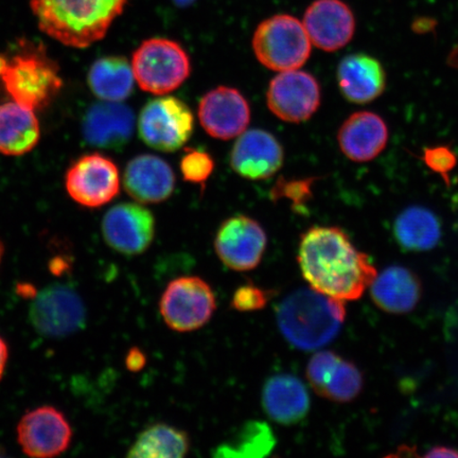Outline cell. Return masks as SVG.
Masks as SVG:
<instances>
[{
  "instance_id": "6da1fadb",
  "label": "cell",
  "mask_w": 458,
  "mask_h": 458,
  "mask_svg": "<svg viewBox=\"0 0 458 458\" xmlns=\"http://www.w3.org/2000/svg\"><path fill=\"white\" fill-rule=\"evenodd\" d=\"M297 261L310 288L341 301L359 300L377 274L369 257L334 226H314L303 233Z\"/></svg>"
},
{
  "instance_id": "7a4b0ae2",
  "label": "cell",
  "mask_w": 458,
  "mask_h": 458,
  "mask_svg": "<svg viewBox=\"0 0 458 458\" xmlns=\"http://www.w3.org/2000/svg\"><path fill=\"white\" fill-rule=\"evenodd\" d=\"M128 0H30L38 28L72 48L101 41Z\"/></svg>"
},
{
  "instance_id": "3957f363",
  "label": "cell",
  "mask_w": 458,
  "mask_h": 458,
  "mask_svg": "<svg viewBox=\"0 0 458 458\" xmlns=\"http://www.w3.org/2000/svg\"><path fill=\"white\" fill-rule=\"evenodd\" d=\"M346 318L344 301L312 288L294 291L276 310L280 332L292 346L311 352L334 341Z\"/></svg>"
},
{
  "instance_id": "277c9868",
  "label": "cell",
  "mask_w": 458,
  "mask_h": 458,
  "mask_svg": "<svg viewBox=\"0 0 458 458\" xmlns=\"http://www.w3.org/2000/svg\"><path fill=\"white\" fill-rule=\"evenodd\" d=\"M0 82L13 101L42 110L63 88L60 68L42 45L22 41L13 56L0 55Z\"/></svg>"
},
{
  "instance_id": "5b68a950",
  "label": "cell",
  "mask_w": 458,
  "mask_h": 458,
  "mask_svg": "<svg viewBox=\"0 0 458 458\" xmlns=\"http://www.w3.org/2000/svg\"><path fill=\"white\" fill-rule=\"evenodd\" d=\"M131 64L140 88L154 95L179 89L191 72L184 48L168 38L147 39L134 51Z\"/></svg>"
},
{
  "instance_id": "8992f818",
  "label": "cell",
  "mask_w": 458,
  "mask_h": 458,
  "mask_svg": "<svg viewBox=\"0 0 458 458\" xmlns=\"http://www.w3.org/2000/svg\"><path fill=\"white\" fill-rule=\"evenodd\" d=\"M257 59L268 70H299L311 54L305 26L291 15H275L258 26L253 38Z\"/></svg>"
},
{
  "instance_id": "52a82bcc",
  "label": "cell",
  "mask_w": 458,
  "mask_h": 458,
  "mask_svg": "<svg viewBox=\"0 0 458 458\" xmlns=\"http://www.w3.org/2000/svg\"><path fill=\"white\" fill-rule=\"evenodd\" d=\"M159 312L172 331L187 334L203 328L213 318L216 300L213 288L199 276H182L165 286Z\"/></svg>"
},
{
  "instance_id": "ba28073f",
  "label": "cell",
  "mask_w": 458,
  "mask_h": 458,
  "mask_svg": "<svg viewBox=\"0 0 458 458\" xmlns=\"http://www.w3.org/2000/svg\"><path fill=\"white\" fill-rule=\"evenodd\" d=\"M29 319L38 334L50 339H63L83 329L84 302L70 285L50 284L34 296Z\"/></svg>"
},
{
  "instance_id": "9c48e42d",
  "label": "cell",
  "mask_w": 458,
  "mask_h": 458,
  "mask_svg": "<svg viewBox=\"0 0 458 458\" xmlns=\"http://www.w3.org/2000/svg\"><path fill=\"white\" fill-rule=\"evenodd\" d=\"M191 108L175 97L148 102L140 114V139L154 150L174 152L184 147L193 131Z\"/></svg>"
},
{
  "instance_id": "30bf717a",
  "label": "cell",
  "mask_w": 458,
  "mask_h": 458,
  "mask_svg": "<svg viewBox=\"0 0 458 458\" xmlns=\"http://www.w3.org/2000/svg\"><path fill=\"white\" fill-rule=\"evenodd\" d=\"M120 174L116 164L100 153L79 157L65 175V188L74 202L88 208H98L118 196Z\"/></svg>"
},
{
  "instance_id": "8fae6325",
  "label": "cell",
  "mask_w": 458,
  "mask_h": 458,
  "mask_svg": "<svg viewBox=\"0 0 458 458\" xmlns=\"http://www.w3.org/2000/svg\"><path fill=\"white\" fill-rule=\"evenodd\" d=\"M267 246L265 229L256 220L237 215L222 223L215 238V250L229 270L250 272L260 265Z\"/></svg>"
},
{
  "instance_id": "7c38bea8",
  "label": "cell",
  "mask_w": 458,
  "mask_h": 458,
  "mask_svg": "<svg viewBox=\"0 0 458 458\" xmlns=\"http://www.w3.org/2000/svg\"><path fill=\"white\" fill-rule=\"evenodd\" d=\"M103 239L117 253L139 256L150 248L156 237V217L145 206L120 203L103 216Z\"/></svg>"
},
{
  "instance_id": "4fadbf2b",
  "label": "cell",
  "mask_w": 458,
  "mask_h": 458,
  "mask_svg": "<svg viewBox=\"0 0 458 458\" xmlns=\"http://www.w3.org/2000/svg\"><path fill=\"white\" fill-rule=\"evenodd\" d=\"M267 101L270 111L284 122L303 123L313 116L320 105L319 84L306 72H282L268 86Z\"/></svg>"
},
{
  "instance_id": "5bb4252c",
  "label": "cell",
  "mask_w": 458,
  "mask_h": 458,
  "mask_svg": "<svg viewBox=\"0 0 458 458\" xmlns=\"http://www.w3.org/2000/svg\"><path fill=\"white\" fill-rule=\"evenodd\" d=\"M70 422L54 406H41L29 411L17 426V439L28 456L48 458L59 456L71 445Z\"/></svg>"
},
{
  "instance_id": "9a60e30c",
  "label": "cell",
  "mask_w": 458,
  "mask_h": 458,
  "mask_svg": "<svg viewBox=\"0 0 458 458\" xmlns=\"http://www.w3.org/2000/svg\"><path fill=\"white\" fill-rule=\"evenodd\" d=\"M306 377L315 393L335 403H351L363 388L357 366L334 352L315 353L307 365Z\"/></svg>"
},
{
  "instance_id": "2e32d148",
  "label": "cell",
  "mask_w": 458,
  "mask_h": 458,
  "mask_svg": "<svg viewBox=\"0 0 458 458\" xmlns=\"http://www.w3.org/2000/svg\"><path fill=\"white\" fill-rule=\"evenodd\" d=\"M199 118L211 137L228 140L244 133L250 123V108L239 90L220 86L200 100Z\"/></svg>"
},
{
  "instance_id": "e0dca14e",
  "label": "cell",
  "mask_w": 458,
  "mask_h": 458,
  "mask_svg": "<svg viewBox=\"0 0 458 458\" xmlns=\"http://www.w3.org/2000/svg\"><path fill=\"white\" fill-rule=\"evenodd\" d=\"M284 148L275 136L263 130H250L240 135L231 154L232 168L244 179H270L282 168Z\"/></svg>"
},
{
  "instance_id": "ac0fdd59",
  "label": "cell",
  "mask_w": 458,
  "mask_h": 458,
  "mask_svg": "<svg viewBox=\"0 0 458 458\" xmlns=\"http://www.w3.org/2000/svg\"><path fill=\"white\" fill-rule=\"evenodd\" d=\"M302 24L311 43L328 53L351 42L356 30L353 13L341 0H317L306 11Z\"/></svg>"
},
{
  "instance_id": "d6986e66",
  "label": "cell",
  "mask_w": 458,
  "mask_h": 458,
  "mask_svg": "<svg viewBox=\"0 0 458 458\" xmlns=\"http://www.w3.org/2000/svg\"><path fill=\"white\" fill-rule=\"evenodd\" d=\"M133 111L122 102L96 103L85 114L82 131L90 146L119 150L128 145L133 136Z\"/></svg>"
},
{
  "instance_id": "ffe728a7",
  "label": "cell",
  "mask_w": 458,
  "mask_h": 458,
  "mask_svg": "<svg viewBox=\"0 0 458 458\" xmlns=\"http://www.w3.org/2000/svg\"><path fill=\"white\" fill-rule=\"evenodd\" d=\"M123 186L136 202L157 204L174 192L175 175L164 159L143 154L130 160L123 174Z\"/></svg>"
},
{
  "instance_id": "44dd1931",
  "label": "cell",
  "mask_w": 458,
  "mask_h": 458,
  "mask_svg": "<svg viewBox=\"0 0 458 458\" xmlns=\"http://www.w3.org/2000/svg\"><path fill=\"white\" fill-rule=\"evenodd\" d=\"M262 409L274 422L297 425L310 411V394L294 375L277 374L268 377L262 389Z\"/></svg>"
},
{
  "instance_id": "7402d4cb",
  "label": "cell",
  "mask_w": 458,
  "mask_h": 458,
  "mask_svg": "<svg viewBox=\"0 0 458 458\" xmlns=\"http://www.w3.org/2000/svg\"><path fill=\"white\" fill-rule=\"evenodd\" d=\"M337 140L342 152L352 162H370L387 145V125L375 113H354L342 124Z\"/></svg>"
},
{
  "instance_id": "603a6c76",
  "label": "cell",
  "mask_w": 458,
  "mask_h": 458,
  "mask_svg": "<svg viewBox=\"0 0 458 458\" xmlns=\"http://www.w3.org/2000/svg\"><path fill=\"white\" fill-rule=\"evenodd\" d=\"M337 81L347 100L365 105L383 94L386 73L375 57L356 54L344 57L337 70Z\"/></svg>"
},
{
  "instance_id": "cb8c5ba5",
  "label": "cell",
  "mask_w": 458,
  "mask_h": 458,
  "mask_svg": "<svg viewBox=\"0 0 458 458\" xmlns=\"http://www.w3.org/2000/svg\"><path fill=\"white\" fill-rule=\"evenodd\" d=\"M370 295L376 306L385 312L409 313L420 300V280L409 268L389 267L372 280Z\"/></svg>"
},
{
  "instance_id": "d4e9b609",
  "label": "cell",
  "mask_w": 458,
  "mask_h": 458,
  "mask_svg": "<svg viewBox=\"0 0 458 458\" xmlns=\"http://www.w3.org/2000/svg\"><path fill=\"white\" fill-rule=\"evenodd\" d=\"M41 139L36 111L11 101L0 105V154L21 157L33 150Z\"/></svg>"
},
{
  "instance_id": "484cf974",
  "label": "cell",
  "mask_w": 458,
  "mask_h": 458,
  "mask_svg": "<svg viewBox=\"0 0 458 458\" xmlns=\"http://www.w3.org/2000/svg\"><path fill=\"white\" fill-rule=\"evenodd\" d=\"M134 72L123 56H105L90 66L88 83L91 93L101 101L123 102L134 89Z\"/></svg>"
},
{
  "instance_id": "4316f807",
  "label": "cell",
  "mask_w": 458,
  "mask_h": 458,
  "mask_svg": "<svg viewBox=\"0 0 458 458\" xmlns=\"http://www.w3.org/2000/svg\"><path fill=\"white\" fill-rule=\"evenodd\" d=\"M191 438L182 429L156 423L148 426L137 437L129 449L128 457L182 458L191 450Z\"/></svg>"
},
{
  "instance_id": "83f0119b",
  "label": "cell",
  "mask_w": 458,
  "mask_h": 458,
  "mask_svg": "<svg viewBox=\"0 0 458 458\" xmlns=\"http://www.w3.org/2000/svg\"><path fill=\"white\" fill-rule=\"evenodd\" d=\"M394 234L403 249L423 251L433 249L439 242L442 227L431 210L414 206L398 216Z\"/></svg>"
},
{
  "instance_id": "f1b7e54d",
  "label": "cell",
  "mask_w": 458,
  "mask_h": 458,
  "mask_svg": "<svg viewBox=\"0 0 458 458\" xmlns=\"http://www.w3.org/2000/svg\"><path fill=\"white\" fill-rule=\"evenodd\" d=\"M276 439L265 422L250 421L239 429L231 440L216 450L215 456L262 457L271 454Z\"/></svg>"
},
{
  "instance_id": "f546056e",
  "label": "cell",
  "mask_w": 458,
  "mask_h": 458,
  "mask_svg": "<svg viewBox=\"0 0 458 458\" xmlns=\"http://www.w3.org/2000/svg\"><path fill=\"white\" fill-rule=\"evenodd\" d=\"M215 162L208 152L187 148L181 160V172L184 180L192 184L204 185L213 174Z\"/></svg>"
},
{
  "instance_id": "4dcf8cb0",
  "label": "cell",
  "mask_w": 458,
  "mask_h": 458,
  "mask_svg": "<svg viewBox=\"0 0 458 458\" xmlns=\"http://www.w3.org/2000/svg\"><path fill=\"white\" fill-rule=\"evenodd\" d=\"M272 292L253 284H243L234 291L231 307L239 312L262 310L270 301Z\"/></svg>"
},
{
  "instance_id": "1f68e13d",
  "label": "cell",
  "mask_w": 458,
  "mask_h": 458,
  "mask_svg": "<svg viewBox=\"0 0 458 458\" xmlns=\"http://www.w3.org/2000/svg\"><path fill=\"white\" fill-rule=\"evenodd\" d=\"M423 160L429 169L439 174L450 184L449 174L457 165V157L448 147L427 148L423 152Z\"/></svg>"
},
{
  "instance_id": "d6a6232c",
  "label": "cell",
  "mask_w": 458,
  "mask_h": 458,
  "mask_svg": "<svg viewBox=\"0 0 458 458\" xmlns=\"http://www.w3.org/2000/svg\"><path fill=\"white\" fill-rule=\"evenodd\" d=\"M313 180L279 181L273 191L274 198H285L292 200L297 209L303 208L309 199L312 197L311 185Z\"/></svg>"
},
{
  "instance_id": "836d02e7",
  "label": "cell",
  "mask_w": 458,
  "mask_h": 458,
  "mask_svg": "<svg viewBox=\"0 0 458 458\" xmlns=\"http://www.w3.org/2000/svg\"><path fill=\"white\" fill-rule=\"evenodd\" d=\"M146 358L139 349H133L128 354L127 365L128 369L133 371L140 370L145 366Z\"/></svg>"
},
{
  "instance_id": "e575fe53",
  "label": "cell",
  "mask_w": 458,
  "mask_h": 458,
  "mask_svg": "<svg viewBox=\"0 0 458 458\" xmlns=\"http://www.w3.org/2000/svg\"><path fill=\"white\" fill-rule=\"evenodd\" d=\"M426 457H458V451L450 446H434L425 455Z\"/></svg>"
},
{
  "instance_id": "d590c367",
  "label": "cell",
  "mask_w": 458,
  "mask_h": 458,
  "mask_svg": "<svg viewBox=\"0 0 458 458\" xmlns=\"http://www.w3.org/2000/svg\"><path fill=\"white\" fill-rule=\"evenodd\" d=\"M9 359V348L7 343L0 336V380L3 379L5 366Z\"/></svg>"
},
{
  "instance_id": "8d00e7d4",
  "label": "cell",
  "mask_w": 458,
  "mask_h": 458,
  "mask_svg": "<svg viewBox=\"0 0 458 458\" xmlns=\"http://www.w3.org/2000/svg\"><path fill=\"white\" fill-rule=\"evenodd\" d=\"M451 65L458 67V46L450 55Z\"/></svg>"
},
{
  "instance_id": "74e56055",
  "label": "cell",
  "mask_w": 458,
  "mask_h": 458,
  "mask_svg": "<svg viewBox=\"0 0 458 458\" xmlns=\"http://www.w3.org/2000/svg\"><path fill=\"white\" fill-rule=\"evenodd\" d=\"M174 2L179 5H188L191 4L193 0H174Z\"/></svg>"
},
{
  "instance_id": "f35d334b",
  "label": "cell",
  "mask_w": 458,
  "mask_h": 458,
  "mask_svg": "<svg viewBox=\"0 0 458 458\" xmlns=\"http://www.w3.org/2000/svg\"><path fill=\"white\" fill-rule=\"evenodd\" d=\"M4 256V245L2 242H0V263H2Z\"/></svg>"
}]
</instances>
